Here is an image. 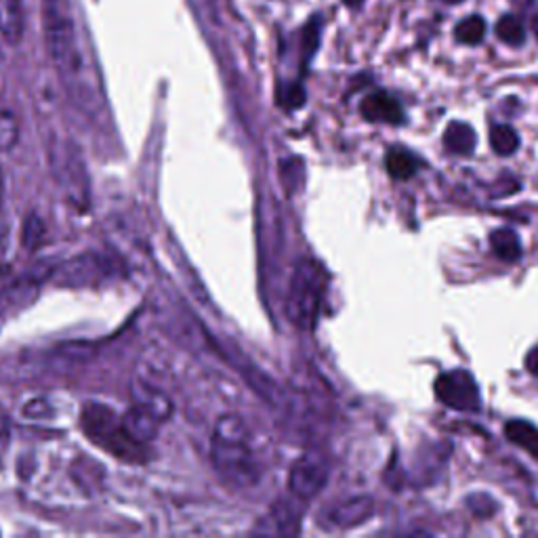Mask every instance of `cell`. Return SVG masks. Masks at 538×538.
<instances>
[{
  "label": "cell",
  "mask_w": 538,
  "mask_h": 538,
  "mask_svg": "<svg viewBox=\"0 0 538 538\" xmlns=\"http://www.w3.org/2000/svg\"><path fill=\"white\" fill-rule=\"evenodd\" d=\"M455 36L461 44H480L484 41V36H486V22H484V17L480 15H471L467 19H463V22L456 25Z\"/></svg>",
  "instance_id": "44dd1931"
},
{
  "label": "cell",
  "mask_w": 538,
  "mask_h": 538,
  "mask_svg": "<svg viewBox=\"0 0 538 538\" xmlns=\"http://www.w3.org/2000/svg\"><path fill=\"white\" fill-rule=\"evenodd\" d=\"M496 36L501 38L504 44L520 46L526 41V32H523V25L517 17L514 15H503L496 24Z\"/></svg>",
  "instance_id": "7402d4cb"
},
{
  "label": "cell",
  "mask_w": 538,
  "mask_h": 538,
  "mask_svg": "<svg viewBox=\"0 0 538 538\" xmlns=\"http://www.w3.org/2000/svg\"><path fill=\"white\" fill-rule=\"evenodd\" d=\"M490 247H493V252L503 259V261H517L522 257V242L514 230H496L490 236Z\"/></svg>",
  "instance_id": "e0dca14e"
},
{
  "label": "cell",
  "mask_w": 538,
  "mask_h": 538,
  "mask_svg": "<svg viewBox=\"0 0 538 538\" xmlns=\"http://www.w3.org/2000/svg\"><path fill=\"white\" fill-rule=\"evenodd\" d=\"M375 504L373 498L368 496H354L345 503H338L337 507L328 511V526L330 528H354L360 526L373 515Z\"/></svg>",
  "instance_id": "8fae6325"
},
{
  "label": "cell",
  "mask_w": 538,
  "mask_h": 538,
  "mask_svg": "<svg viewBox=\"0 0 538 538\" xmlns=\"http://www.w3.org/2000/svg\"><path fill=\"white\" fill-rule=\"evenodd\" d=\"M49 158L57 183L62 185L72 202L86 209V204H89V175H86V166L78 145L72 143L70 139L62 143H53Z\"/></svg>",
  "instance_id": "8992f818"
},
{
  "label": "cell",
  "mask_w": 538,
  "mask_h": 538,
  "mask_svg": "<svg viewBox=\"0 0 538 538\" xmlns=\"http://www.w3.org/2000/svg\"><path fill=\"white\" fill-rule=\"evenodd\" d=\"M526 370L530 375H534V377H538V345L536 347H533L528 351V356H526Z\"/></svg>",
  "instance_id": "83f0119b"
},
{
  "label": "cell",
  "mask_w": 538,
  "mask_h": 538,
  "mask_svg": "<svg viewBox=\"0 0 538 538\" xmlns=\"http://www.w3.org/2000/svg\"><path fill=\"white\" fill-rule=\"evenodd\" d=\"M385 166H387V172L397 181H406L416 172V158L408 154L406 150L394 148L387 152V158H385Z\"/></svg>",
  "instance_id": "d6986e66"
},
{
  "label": "cell",
  "mask_w": 538,
  "mask_h": 538,
  "mask_svg": "<svg viewBox=\"0 0 538 538\" xmlns=\"http://www.w3.org/2000/svg\"><path fill=\"white\" fill-rule=\"evenodd\" d=\"M327 289V271L314 259H301L292 274L289 295H287V314L295 327L311 330L316 327L318 311Z\"/></svg>",
  "instance_id": "277c9868"
},
{
  "label": "cell",
  "mask_w": 538,
  "mask_h": 538,
  "mask_svg": "<svg viewBox=\"0 0 538 538\" xmlns=\"http://www.w3.org/2000/svg\"><path fill=\"white\" fill-rule=\"evenodd\" d=\"M442 3H446V5H458V3H463V0H442Z\"/></svg>",
  "instance_id": "f546056e"
},
{
  "label": "cell",
  "mask_w": 538,
  "mask_h": 538,
  "mask_svg": "<svg viewBox=\"0 0 538 538\" xmlns=\"http://www.w3.org/2000/svg\"><path fill=\"white\" fill-rule=\"evenodd\" d=\"M320 41V17H314L303 30V62H309Z\"/></svg>",
  "instance_id": "d4e9b609"
},
{
  "label": "cell",
  "mask_w": 538,
  "mask_h": 538,
  "mask_svg": "<svg viewBox=\"0 0 538 538\" xmlns=\"http://www.w3.org/2000/svg\"><path fill=\"white\" fill-rule=\"evenodd\" d=\"M328 480V463L320 455L298 456L289 474V488L298 501H309L322 493Z\"/></svg>",
  "instance_id": "ba28073f"
},
{
  "label": "cell",
  "mask_w": 538,
  "mask_h": 538,
  "mask_svg": "<svg viewBox=\"0 0 538 538\" xmlns=\"http://www.w3.org/2000/svg\"><path fill=\"white\" fill-rule=\"evenodd\" d=\"M38 295V282L30 274H15L9 268H0V314L28 305Z\"/></svg>",
  "instance_id": "9c48e42d"
},
{
  "label": "cell",
  "mask_w": 538,
  "mask_h": 538,
  "mask_svg": "<svg viewBox=\"0 0 538 538\" xmlns=\"http://www.w3.org/2000/svg\"><path fill=\"white\" fill-rule=\"evenodd\" d=\"M11 442V425H9V416H6V413L3 410V406H0V456H3V453L6 450V446H9Z\"/></svg>",
  "instance_id": "4316f807"
},
{
  "label": "cell",
  "mask_w": 538,
  "mask_h": 538,
  "mask_svg": "<svg viewBox=\"0 0 538 538\" xmlns=\"http://www.w3.org/2000/svg\"><path fill=\"white\" fill-rule=\"evenodd\" d=\"M81 427L91 442H95L99 448L112 456L121 458L126 463H145L150 456V450L143 442L132 437L124 429L122 418L114 415L103 404H86L81 415Z\"/></svg>",
  "instance_id": "3957f363"
},
{
  "label": "cell",
  "mask_w": 538,
  "mask_h": 538,
  "mask_svg": "<svg viewBox=\"0 0 538 538\" xmlns=\"http://www.w3.org/2000/svg\"><path fill=\"white\" fill-rule=\"evenodd\" d=\"M44 38L72 103L89 116L102 114L105 105L102 81L65 0H44Z\"/></svg>",
  "instance_id": "6da1fadb"
},
{
  "label": "cell",
  "mask_w": 538,
  "mask_h": 538,
  "mask_svg": "<svg viewBox=\"0 0 538 538\" xmlns=\"http://www.w3.org/2000/svg\"><path fill=\"white\" fill-rule=\"evenodd\" d=\"M122 425H124V429L129 431L132 437H135V440L145 444L156 435L158 421L154 416H150L148 413H143V410L132 406L129 413L122 416Z\"/></svg>",
  "instance_id": "9a60e30c"
},
{
  "label": "cell",
  "mask_w": 538,
  "mask_h": 538,
  "mask_svg": "<svg viewBox=\"0 0 538 538\" xmlns=\"http://www.w3.org/2000/svg\"><path fill=\"white\" fill-rule=\"evenodd\" d=\"M343 3L347 5V6H351V9H356V6H360L364 3V0H343Z\"/></svg>",
  "instance_id": "f1b7e54d"
},
{
  "label": "cell",
  "mask_w": 538,
  "mask_h": 538,
  "mask_svg": "<svg viewBox=\"0 0 538 538\" xmlns=\"http://www.w3.org/2000/svg\"><path fill=\"white\" fill-rule=\"evenodd\" d=\"M362 116L370 122L400 124L404 122V110L400 102L389 93H373L362 102Z\"/></svg>",
  "instance_id": "7c38bea8"
},
{
  "label": "cell",
  "mask_w": 538,
  "mask_h": 538,
  "mask_svg": "<svg viewBox=\"0 0 538 538\" xmlns=\"http://www.w3.org/2000/svg\"><path fill=\"white\" fill-rule=\"evenodd\" d=\"M504 435L520 448L538 456V427H534L533 423L509 421L507 427H504Z\"/></svg>",
  "instance_id": "ac0fdd59"
},
{
  "label": "cell",
  "mask_w": 538,
  "mask_h": 538,
  "mask_svg": "<svg viewBox=\"0 0 538 538\" xmlns=\"http://www.w3.org/2000/svg\"><path fill=\"white\" fill-rule=\"evenodd\" d=\"M278 102H280L284 108H301L305 103V89L298 83L282 84L280 91H278Z\"/></svg>",
  "instance_id": "cb8c5ba5"
},
{
  "label": "cell",
  "mask_w": 538,
  "mask_h": 538,
  "mask_svg": "<svg viewBox=\"0 0 538 538\" xmlns=\"http://www.w3.org/2000/svg\"><path fill=\"white\" fill-rule=\"evenodd\" d=\"M6 244H9V221H6L5 183H3V171H0V255L6 250Z\"/></svg>",
  "instance_id": "484cf974"
},
{
  "label": "cell",
  "mask_w": 538,
  "mask_h": 538,
  "mask_svg": "<svg viewBox=\"0 0 538 538\" xmlns=\"http://www.w3.org/2000/svg\"><path fill=\"white\" fill-rule=\"evenodd\" d=\"M490 145L498 156H511L520 148V135L509 124H496L490 131Z\"/></svg>",
  "instance_id": "ffe728a7"
},
{
  "label": "cell",
  "mask_w": 538,
  "mask_h": 538,
  "mask_svg": "<svg viewBox=\"0 0 538 538\" xmlns=\"http://www.w3.org/2000/svg\"><path fill=\"white\" fill-rule=\"evenodd\" d=\"M301 528V507L298 503L280 501L269 511V515L255 528L257 533L263 534H278V536H292Z\"/></svg>",
  "instance_id": "30bf717a"
},
{
  "label": "cell",
  "mask_w": 538,
  "mask_h": 538,
  "mask_svg": "<svg viewBox=\"0 0 538 538\" xmlns=\"http://www.w3.org/2000/svg\"><path fill=\"white\" fill-rule=\"evenodd\" d=\"M22 0H0V36L6 44H17L24 36Z\"/></svg>",
  "instance_id": "5bb4252c"
},
{
  "label": "cell",
  "mask_w": 538,
  "mask_h": 538,
  "mask_svg": "<svg viewBox=\"0 0 538 538\" xmlns=\"http://www.w3.org/2000/svg\"><path fill=\"white\" fill-rule=\"evenodd\" d=\"M19 124L15 114L0 110V152H9L17 143Z\"/></svg>",
  "instance_id": "603a6c76"
},
{
  "label": "cell",
  "mask_w": 538,
  "mask_h": 538,
  "mask_svg": "<svg viewBox=\"0 0 538 538\" xmlns=\"http://www.w3.org/2000/svg\"><path fill=\"white\" fill-rule=\"evenodd\" d=\"M118 271H121V265L116 259L103 255V252H83L57 268L53 282L70 289L99 287V284L114 280Z\"/></svg>",
  "instance_id": "5b68a950"
},
{
  "label": "cell",
  "mask_w": 538,
  "mask_h": 538,
  "mask_svg": "<svg viewBox=\"0 0 538 538\" xmlns=\"http://www.w3.org/2000/svg\"><path fill=\"white\" fill-rule=\"evenodd\" d=\"M131 394H132V402H135L132 406H137L139 410H143V413L154 416L158 423L171 418L172 404L169 397L162 394V391H158L156 387H152V385H148V383L135 381L132 383Z\"/></svg>",
  "instance_id": "4fadbf2b"
},
{
  "label": "cell",
  "mask_w": 538,
  "mask_h": 538,
  "mask_svg": "<svg viewBox=\"0 0 538 538\" xmlns=\"http://www.w3.org/2000/svg\"><path fill=\"white\" fill-rule=\"evenodd\" d=\"M210 456L217 474L234 488H250L259 480V465L249 446L244 421L236 415H225L212 431Z\"/></svg>",
  "instance_id": "7a4b0ae2"
},
{
  "label": "cell",
  "mask_w": 538,
  "mask_h": 538,
  "mask_svg": "<svg viewBox=\"0 0 538 538\" xmlns=\"http://www.w3.org/2000/svg\"><path fill=\"white\" fill-rule=\"evenodd\" d=\"M536 34H538V32H536Z\"/></svg>",
  "instance_id": "4dcf8cb0"
},
{
  "label": "cell",
  "mask_w": 538,
  "mask_h": 538,
  "mask_svg": "<svg viewBox=\"0 0 538 538\" xmlns=\"http://www.w3.org/2000/svg\"><path fill=\"white\" fill-rule=\"evenodd\" d=\"M444 143L455 154H471L475 148V131L467 122H450L444 132Z\"/></svg>",
  "instance_id": "2e32d148"
},
{
  "label": "cell",
  "mask_w": 538,
  "mask_h": 538,
  "mask_svg": "<svg viewBox=\"0 0 538 538\" xmlns=\"http://www.w3.org/2000/svg\"><path fill=\"white\" fill-rule=\"evenodd\" d=\"M435 396L448 408L461 410V413H475L482 406L480 387L467 370H450L437 377Z\"/></svg>",
  "instance_id": "52a82bcc"
}]
</instances>
